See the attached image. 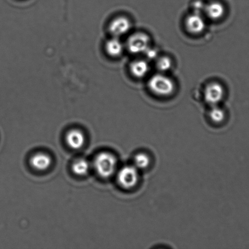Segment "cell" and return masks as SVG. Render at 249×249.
Wrapping results in <instances>:
<instances>
[{
	"label": "cell",
	"instance_id": "6da1fadb",
	"mask_svg": "<svg viewBox=\"0 0 249 249\" xmlns=\"http://www.w3.org/2000/svg\"><path fill=\"white\" fill-rule=\"evenodd\" d=\"M148 87L153 94L162 97L170 96L175 90L174 82L162 72L153 75L148 80Z\"/></svg>",
	"mask_w": 249,
	"mask_h": 249
},
{
	"label": "cell",
	"instance_id": "7a4b0ae2",
	"mask_svg": "<svg viewBox=\"0 0 249 249\" xmlns=\"http://www.w3.org/2000/svg\"><path fill=\"white\" fill-rule=\"evenodd\" d=\"M94 165L100 177L108 178L116 172L118 160L115 156L111 153H101L95 158Z\"/></svg>",
	"mask_w": 249,
	"mask_h": 249
},
{
	"label": "cell",
	"instance_id": "3957f363",
	"mask_svg": "<svg viewBox=\"0 0 249 249\" xmlns=\"http://www.w3.org/2000/svg\"><path fill=\"white\" fill-rule=\"evenodd\" d=\"M140 172L135 166H124L117 173V181L123 189L128 190L135 189L140 182Z\"/></svg>",
	"mask_w": 249,
	"mask_h": 249
},
{
	"label": "cell",
	"instance_id": "277c9868",
	"mask_svg": "<svg viewBox=\"0 0 249 249\" xmlns=\"http://www.w3.org/2000/svg\"><path fill=\"white\" fill-rule=\"evenodd\" d=\"M150 37L144 33H136L129 36L126 48L133 54L145 53L150 47Z\"/></svg>",
	"mask_w": 249,
	"mask_h": 249
},
{
	"label": "cell",
	"instance_id": "5b68a950",
	"mask_svg": "<svg viewBox=\"0 0 249 249\" xmlns=\"http://www.w3.org/2000/svg\"><path fill=\"white\" fill-rule=\"evenodd\" d=\"M225 90L219 82H213L207 85L204 89V99L211 106H218L223 101Z\"/></svg>",
	"mask_w": 249,
	"mask_h": 249
},
{
	"label": "cell",
	"instance_id": "8992f818",
	"mask_svg": "<svg viewBox=\"0 0 249 249\" xmlns=\"http://www.w3.org/2000/svg\"><path fill=\"white\" fill-rule=\"evenodd\" d=\"M132 23L130 19L126 17H116L109 24V31L113 36L119 38L125 36L130 31Z\"/></svg>",
	"mask_w": 249,
	"mask_h": 249
},
{
	"label": "cell",
	"instance_id": "52a82bcc",
	"mask_svg": "<svg viewBox=\"0 0 249 249\" xmlns=\"http://www.w3.org/2000/svg\"><path fill=\"white\" fill-rule=\"evenodd\" d=\"M185 27L189 33L197 35L202 33L206 29V20L201 13L194 12L187 17Z\"/></svg>",
	"mask_w": 249,
	"mask_h": 249
},
{
	"label": "cell",
	"instance_id": "ba28073f",
	"mask_svg": "<svg viewBox=\"0 0 249 249\" xmlns=\"http://www.w3.org/2000/svg\"><path fill=\"white\" fill-rule=\"evenodd\" d=\"M204 11L207 17L212 20H219L223 18L226 10L224 5L218 1L211 2L205 6Z\"/></svg>",
	"mask_w": 249,
	"mask_h": 249
},
{
	"label": "cell",
	"instance_id": "9c48e42d",
	"mask_svg": "<svg viewBox=\"0 0 249 249\" xmlns=\"http://www.w3.org/2000/svg\"><path fill=\"white\" fill-rule=\"evenodd\" d=\"M85 140L84 133L79 129H72L66 135V142L68 146L74 150L81 148L84 145Z\"/></svg>",
	"mask_w": 249,
	"mask_h": 249
},
{
	"label": "cell",
	"instance_id": "30bf717a",
	"mask_svg": "<svg viewBox=\"0 0 249 249\" xmlns=\"http://www.w3.org/2000/svg\"><path fill=\"white\" fill-rule=\"evenodd\" d=\"M30 163L32 167L36 170L45 171L50 167L52 160L45 153H37L31 158Z\"/></svg>",
	"mask_w": 249,
	"mask_h": 249
},
{
	"label": "cell",
	"instance_id": "8fae6325",
	"mask_svg": "<svg viewBox=\"0 0 249 249\" xmlns=\"http://www.w3.org/2000/svg\"><path fill=\"white\" fill-rule=\"evenodd\" d=\"M129 69L134 77L141 79L148 74L150 66L145 60H136L131 63Z\"/></svg>",
	"mask_w": 249,
	"mask_h": 249
},
{
	"label": "cell",
	"instance_id": "7c38bea8",
	"mask_svg": "<svg viewBox=\"0 0 249 249\" xmlns=\"http://www.w3.org/2000/svg\"><path fill=\"white\" fill-rule=\"evenodd\" d=\"M124 46L119 38L114 36L107 41L105 49L107 54L112 57H118L123 53Z\"/></svg>",
	"mask_w": 249,
	"mask_h": 249
},
{
	"label": "cell",
	"instance_id": "4fadbf2b",
	"mask_svg": "<svg viewBox=\"0 0 249 249\" xmlns=\"http://www.w3.org/2000/svg\"><path fill=\"white\" fill-rule=\"evenodd\" d=\"M152 163L151 155L146 151H138L134 156L133 165L141 171L147 170Z\"/></svg>",
	"mask_w": 249,
	"mask_h": 249
},
{
	"label": "cell",
	"instance_id": "5bb4252c",
	"mask_svg": "<svg viewBox=\"0 0 249 249\" xmlns=\"http://www.w3.org/2000/svg\"><path fill=\"white\" fill-rule=\"evenodd\" d=\"M209 117L211 123L215 124H221L225 121L226 114L223 109L218 106H211L209 111Z\"/></svg>",
	"mask_w": 249,
	"mask_h": 249
},
{
	"label": "cell",
	"instance_id": "9a60e30c",
	"mask_svg": "<svg viewBox=\"0 0 249 249\" xmlns=\"http://www.w3.org/2000/svg\"><path fill=\"white\" fill-rule=\"evenodd\" d=\"M90 165L89 161L80 159L76 160L72 166L73 172L79 176L86 175L89 172Z\"/></svg>",
	"mask_w": 249,
	"mask_h": 249
},
{
	"label": "cell",
	"instance_id": "2e32d148",
	"mask_svg": "<svg viewBox=\"0 0 249 249\" xmlns=\"http://www.w3.org/2000/svg\"><path fill=\"white\" fill-rule=\"evenodd\" d=\"M172 60L170 57L163 56V57L157 58L156 66H157L158 70L162 73L168 71L172 68Z\"/></svg>",
	"mask_w": 249,
	"mask_h": 249
},
{
	"label": "cell",
	"instance_id": "e0dca14e",
	"mask_svg": "<svg viewBox=\"0 0 249 249\" xmlns=\"http://www.w3.org/2000/svg\"><path fill=\"white\" fill-rule=\"evenodd\" d=\"M145 53L146 57H147L148 59H157L158 58V51L154 48H151V46L147 50L145 51V53Z\"/></svg>",
	"mask_w": 249,
	"mask_h": 249
}]
</instances>
